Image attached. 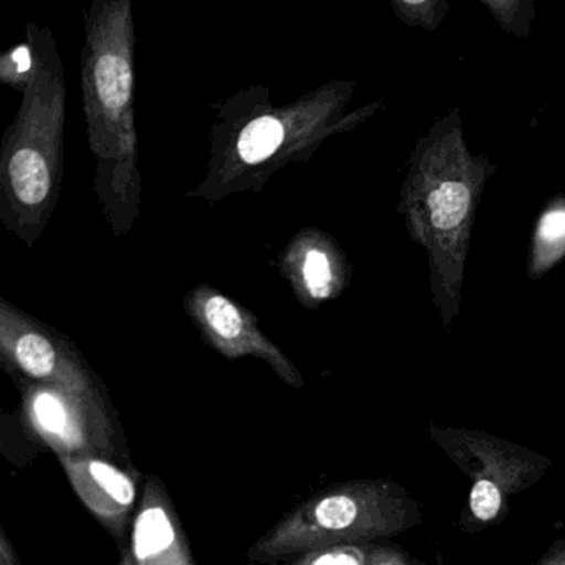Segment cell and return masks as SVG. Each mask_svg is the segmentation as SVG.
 <instances>
[{"mask_svg": "<svg viewBox=\"0 0 565 565\" xmlns=\"http://www.w3.org/2000/svg\"><path fill=\"white\" fill-rule=\"evenodd\" d=\"M355 82L333 81L294 104L274 107L267 88L253 87L216 107L206 178L186 194L217 203L231 194L260 191L287 164L313 157L327 138L353 130L382 104L345 115Z\"/></svg>", "mask_w": 565, "mask_h": 565, "instance_id": "1", "label": "cell"}, {"mask_svg": "<svg viewBox=\"0 0 565 565\" xmlns=\"http://www.w3.org/2000/svg\"><path fill=\"white\" fill-rule=\"evenodd\" d=\"M495 170L488 157L469 151L459 108L429 127L406 164L398 213L405 217L413 243L428 256L433 303L445 327L451 326L461 309L476 211Z\"/></svg>", "mask_w": 565, "mask_h": 565, "instance_id": "2", "label": "cell"}, {"mask_svg": "<svg viewBox=\"0 0 565 565\" xmlns=\"http://www.w3.org/2000/svg\"><path fill=\"white\" fill-rule=\"evenodd\" d=\"M135 22L130 0H95L85 14L82 95L94 191L115 236L140 214L141 174L135 125Z\"/></svg>", "mask_w": 565, "mask_h": 565, "instance_id": "3", "label": "cell"}, {"mask_svg": "<svg viewBox=\"0 0 565 565\" xmlns=\"http://www.w3.org/2000/svg\"><path fill=\"white\" fill-rule=\"evenodd\" d=\"M25 41L34 62L18 88L21 108L0 145V221L34 247L61 194L67 85L54 32L29 22Z\"/></svg>", "mask_w": 565, "mask_h": 565, "instance_id": "4", "label": "cell"}, {"mask_svg": "<svg viewBox=\"0 0 565 565\" xmlns=\"http://www.w3.org/2000/svg\"><path fill=\"white\" fill-rule=\"evenodd\" d=\"M419 522L422 508L396 482H339L290 509L250 545L246 561L249 565H279L313 548L375 544Z\"/></svg>", "mask_w": 565, "mask_h": 565, "instance_id": "5", "label": "cell"}, {"mask_svg": "<svg viewBox=\"0 0 565 565\" xmlns=\"http://www.w3.org/2000/svg\"><path fill=\"white\" fill-rule=\"evenodd\" d=\"M0 360L18 383L51 386L117 416L100 376L71 339L6 299H0Z\"/></svg>", "mask_w": 565, "mask_h": 565, "instance_id": "6", "label": "cell"}, {"mask_svg": "<svg viewBox=\"0 0 565 565\" xmlns=\"http://www.w3.org/2000/svg\"><path fill=\"white\" fill-rule=\"evenodd\" d=\"M431 436L466 475L472 476L468 512L478 524L498 521L509 498L534 484L547 469L542 456L486 433L433 428Z\"/></svg>", "mask_w": 565, "mask_h": 565, "instance_id": "7", "label": "cell"}, {"mask_svg": "<svg viewBox=\"0 0 565 565\" xmlns=\"http://www.w3.org/2000/svg\"><path fill=\"white\" fill-rule=\"evenodd\" d=\"M29 428L57 456L118 459L127 452L117 416L105 415L51 386L19 383Z\"/></svg>", "mask_w": 565, "mask_h": 565, "instance_id": "8", "label": "cell"}, {"mask_svg": "<svg viewBox=\"0 0 565 565\" xmlns=\"http://www.w3.org/2000/svg\"><path fill=\"white\" fill-rule=\"evenodd\" d=\"M184 310L203 339L224 359L254 356L266 362L290 388L306 386L296 363L260 332L259 319L216 287L210 284L194 287L184 299Z\"/></svg>", "mask_w": 565, "mask_h": 565, "instance_id": "9", "label": "cell"}, {"mask_svg": "<svg viewBox=\"0 0 565 565\" xmlns=\"http://www.w3.org/2000/svg\"><path fill=\"white\" fill-rule=\"evenodd\" d=\"M277 267L307 309H319L342 296L352 277V266L335 237L317 227L299 231L280 254Z\"/></svg>", "mask_w": 565, "mask_h": 565, "instance_id": "10", "label": "cell"}, {"mask_svg": "<svg viewBox=\"0 0 565 565\" xmlns=\"http://www.w3.org/2000/svg\"><path fill=\"white\" fill-rule=\"evenodd\" d=\"M68 482L90 514L117 539L124 541L138 499L131 469L98 456H57Z\"/></svg>", "mask_w": 565, "mask_h": 565, "instance_id": "11", "label": "cell"}, {"mask_svg": "<svg viewBox=\"0 0 565 565\" xmlns=\"http://www.w3.org/2000/svg\"><path fill=\"white\" fill-rule=\"evenodd\" d=\"M118 565H194L177 509L157 476L145 482L135 512L130 551Z\"/></svg>", "mask_w": 565, "mask_h": 565, "instance_id": "12", "label": "cell"}, {"mask_svg": "<svg viewBox=\"0 0 565 565\" xmlns=\"http://www.w3.org/2000/svg\"><path fill=\"white\" fill-rule=\"evenodd\" d=\"M565 259V193L551 198L535 221L529 250L527 276H547Z\"/></svg>", "mask_w": 565, "mask_h": 565, "instance_id": "13", "label": "cell"}, {"mask_svg": "<svg viewBox=\"0 0 565 565\" xmlns=\"http://www.w3.org/2000/svg\"><path fill=\"white\" fill-rule=\"evenodd\" d=\"M379 544H342L313 548L279 565H369Z\"/></svg>", "mask_w": 565, "mask_h": 565, "instance_id": "14", "label": "cell"}, {"mask_svg": "<svg viewBox=\"0 0 565 565\" xmlns=\"http://www.w3.org/2000/svg\"><path fill=\"white\" fill-rule=\"evenodd\" d=\"M499 28L518 39H525L532 31L537 11L532 0H481Z\"/></svg>", "mask_w": 565, "mask_h": 565, "instance_id": "15", "label": "cell"}, {"mask_svg": "<svg viewBox=\"0 0 565 565\" xmlns=\"http://www.w3.org/2000/svg\"><path fill=\"white\" fill-rule=\"evenodd\" d=\"M392 9L409 28L435 32L448 15L449 4L446 0H392Z\"/></svg>", "mask_w": 565, "mask_h": 565, "instance_id": "16", "label": "cell"}, {"mask_svg": "<svg viewBox=\"0 0 565 565\" xmlns=\"http://www.w3.org/2000/svg\"><path fill=\"white\" fill-rule=\"evenodd\" d=\"M369 565H425L416 561L412 555L406 554L399 547H390V545H376L375 554Z\"/></svg>", "mask_w": 565, "mask_h": 565, "instance_id": "17", "label": "cell"}, {"mask_svg": "<svg viewBox=\"0 0 565 565\" xmlns=\"http://www.w3.org/2000/svg\"><path fill=\"white\" fill-rule=\"evenodd\" d=\"M0 565H22L14 544L9 541L4 529H0Z\"/></svg>", "mask_w": 565, "mask_h": 565, "instance_id": "18", "label": "cell"}, {"mask_svg": "<svg viewBox=\"0 0 565 565\" xmlns=\"http://www.w3.org/2000/svg\"><path fill=\"white\" fill-rule=\"evenodd\" d=\"M534 565H565V541H557Z\"/></svg>", "mask_w": 565, "mask_h": 565, "instance_id": "19", "label": "cell"}]
</instances>
